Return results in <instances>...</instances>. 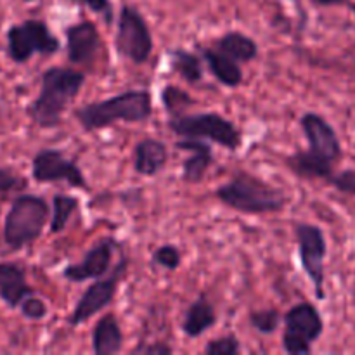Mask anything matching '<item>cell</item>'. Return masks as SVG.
Listing matches in <instances>:
<instances>
[{
    "mask_svg": "<svg viewBox=\"0 0 355 355\" xmlns=\"http://www.w3.org/2000/svg\"><path fill=\"white\" fill-rule=\"evenodd\" d=\"M85 85V73L71 66H52L40 78V92L28 104L26 114L40 128L62 123L66 110Z\"/></svg>",
    "mask_w": 355,
    "mask_h": 355,
    "instance_id": "cell-1",
    "label": "cell"
},
{
    "mask_svg": "<svg viewBox=\"0 0 355 355\" xmlns=\"http://www.w3.org/2000/svg\"><path fill=\"white\" fill-rule=\"evenodd\" d=\"M73 116L85 132L103 130L114 123H142L153 116V97L146 89H130L83 104L73 111Z\"/></svg>",
    "mask_w": 355,
    "mask_h": 355,
    "instance_id": "cell-2",
    "label": "cell"
},
{
    "mask_svg": "<svg viewBox=\"0 0 355 355\" xmlns=\"http://www.w3.org/2000/svg\"><path fill=\"white\" fill-rule=\"evenodd\" d=\"M215 196L234 211L245 215L279 214L286 208L288 196L281 187L266 182L250 172H238L215 191Z\"/></svg>",
    "mask_w": 355,
    "mask_h": 355,
    "instance_id": "cell-3",
    "label": "cell"
},
{
    "mask_svg": "<svg viewBox=\"0 0 355 355\" xmlns=\"http://www.w3.org/2000/svg\"><path fill=\"white\" fill-rule=\"evenodd\" d=\"M51 220V205L38 194H19L3 218V243L12 252L33 245Z\"/></svg>",
    "mask_w": 355,
    "mask_h": 355,
    "instance_id": "cell-4",
    "label": "cell"
},
{
    "mask_svg": "<svg viewBox=\"0 0 355 355\" xmlns=\"http://www.w3.org/2000/svg\"><path fill=\"white\" fill-rule=\"evenodd\" d=\"M172 134L184 139H203L215 142L229 151H238L243 144V134L234 121L220 113H194L172 116L166 121Z\"/></svg>",
    "mask_w": 355,
    "mask_h": 355,
    "instance_id": "cell-5",
    "label": "cell"
},
{
    "mask_svg": "<svg viewBox=\"0 0 355 355\" xmlns=\"http://www.w3.org/2000/svg\"><path fill=\"white\" fill-rule=\"evenodd\" d=\"M7 55L16 64H24L33 55H52L61 49V42L42 19H24L12 24L6 33Z\"/></svg>",
    "mask_w": 355,
    "mask_h": 355,
    "instance_id": "cell-6",
    "label": "cell"
},
{
    "mask_svg": "<svg viewBox=\"0 0 355 355\" xmlns=\"http://www.w3.org/2000/svg\"><path fill=\"white\" fill-rule=\"evenodd\" d=\"M283 350L290 355H309L324 333L321 312L311 302H300L288 309L283 318Z\"/></svg>",
    "mask_w": 355,
    "mask_h": 355,
    "instance_id": "cell-7",
    "label": "cell"
},
{
    "mask_svg": "<svg viewBox=\"0 0 355 355\" xmlns=\"http://www.w3.org/2000/svg\"><path fill=\"white\" fill-rule=\"evenodd\" d=\"M114 45H116L118 54L134 64H144L146 61H149L155 42H153L151 30L137 7L128 6V3L121 7L116 23Z\"/></svg>",
    "mask_w": 355,
    "mask_h": 355,
    "instance_id": "cell-8",
    "label": "cell"
},
{
    "mask_svg": "<svg viewBox=\"0 0 355 355\" xmlns=\"http://www.w3.org/2000/svg\"><path fill=\"white\" fill-rule=\"evenodd\" d=\"M295 238H297L298 257L304 272L312 283L318 300L326 298V255H328V241L326 234L319 225L309 222L295 224Z\"/></svg>",
    "mask_w": 355,
    "mask_h": 355,
    "instance_id": "cell-9",
    "label": "cell"
},
{
    "mask_svg": "<svg viewBox=\"0 0 355 355\" xmlns=\"http://www.w3.org/2000/svg\"><path fill=\"white\" fill-rule=\"evenodd\" d=\"M127 269L128 259L127 257H121L110 274L99 277V279H94V283L83 291V295L78 298L75 307H73V312L68 318V324L75 328V326L83 324L90 318L104 311L113 302V298L116 297L118 286H120V281L127 274Z\"/></svg>",
    "mask_w": 355,
    "mask_h": 355,
    "instance_id": "cell-10",
    "label": "cell"
},
{
    "mask_svg": "<svg viewBox=\"0 0 355 355\" xmlns=\"http://www.w3.org/2000/svg\"><path fill=\"white\" fill-rule=\"evenodd\" d=\"M31 177L38 184L66 182L75 189L89 191V184L82 168L71 162L61 149L55 148H44L37 151L31 159Z\"/></svg>",
    "mask_w": 355,
    "mask_h": 355,
    "instance_id": "cell-11",
    "label": "cell"
},
{
    "mask_svg": "<svg viewBox=\"0 0 355 355\" xmlns=\"http://www.w3.org/2000/svg\"><path fill=\"white\" fill-rule=\"evenodd\" d=\"M300 127L307 139L309 151L328 165H338L343 158V148L335 127L318 113H305L300 118Z\"/></svg>",
    "mask_w": 355,
    "mask_h": 355,
    "instance_id": "cell-12",
    "label": "cell"
},
{
    "mask_svg": "<svg viewBox=\"0 0 355 355\" xmlns=\"http://www.w3.org/2000/svg\"><path fill=\"white\" fill-rule=\"evenodd\" d=\"M116 239L106 238L94 245L89 252L83 255V260L78 263H71L62 270V277L69 283H85L90 279H99L106 276L113 260Z\"/></svg>",
    "mask_w": 355,
    "mask_h": 355,
    "instance_id": "cell-13",
    "label": "cell"
},
{
    "mask_svg": "<svg viewBox=\"0 0 355 355\" xmlns=\"http://www.w3.org/2000/svg\"><path fill=\"white\" fill-rule=\"evenodd\" d=\"M66 54L69 64L90 66L101 51V33L89 19L69 24L64 30Z\"/></svg>",
    "mask_w": 355,
    "mask_h": 355,
    "instance_id": "cell-14",
    "label": "cell"
},
{
    "mask_svg": "<svg viewBox=\"0 0 355 355\" xmlns=\"http://www.w3.org/2000/svg\"><path fill=\"white\" fill-rule=\"evenodd\" d=\"M175 148L189 153L182 163V180L186 184H200L205 179L210 166L214 165L211 146L203 139H184L175 142Z\"/></svg>",
    "mask_w": 355,
    "mask_h": 355,
    "instance_id": "cell-15",
    "label": "cell"
},
{
    "mask_svg": "<svg viewBox=\"0 0 355 355\" xmlns=\"http://www.w3.org/2000/svg\"><path fill=\"white\" fill-rule=\"evenodd\" d=\"M31 293L37 291L28 283L23 267L14 262H0V300L14 311Z\"/></svg>",
    "mask_w": 355,
    "mask_h": 355,
    "instance_id": "cell-16",
    "label": "cell"
},
{
    "mask_svg": "<svg viewBox=\"0 0 355 355\" xmlns=\"http://www.w3.org/2000/svg\"><path fill=\"white\" fill-rule=\"evenodd\" d=\"M168 148L163 141L144 137L134 146V170L144 177H155L168 163Z\"/></svg>",
    "mask_w": 355,
    "mask_h": 355,
    "instance_id": "cell-17",
    "label": "cell"
},
{
    "mask_svg": "<svg viewBox=\"0 0 355 355\" xmlns=\"http://www.w3.org/2000/svg\"><path fill=\"white\" fill-rule=\"evenodd\" d=\"M215 324H217V312H215L214 304L208 300L207 295H200L187 307L180 329L187 338H200L203 333L214 328Z\"/></svg>",
    "mask_w": 355,
    "mask_h": 355,
    "instance_id": "cell-18",
    "label": "cell"
},
{
    "mask_svg": "<svg viewBox=\"0 0 355 355\" xmlns=\"http://www.w3.org/2000/svg\"><path fill=\"white\" fill-rule=\"evenodd\" d=\"M123 349V331L116 315L104 314L92 329V350L96 355H116Z\"/></svg>",
    "mask_w": 355,
    "mask_h": 355,
    "instance_id": "cell-19",
    "label": "cell"
},
{
    "mask_svg": "<svg viewBox=\"0 0 355 355\" xmlns=\"http://www.w3.org/2000/svg\"><path fill=\"white\" fill-rule=\"evenodd\" d=\"M284 165L304 180H324L328 182L329 177L335 173V166L328 165L322 159L315 158L309 149H298L293 155L286 156Z\"/></svg>",
    "mask_w": 355,
    "mask_h": 355,
    "instance_id": "cell-20",
    "label": "cell"
},
{
    "mask_svg": "<svg viewBox=\"0 0 355 355\" xmlns=\"http://www.w3.org/2000/svg\"><path fill=\"white\" fill-rule=\"evenodd\" d=\"M201 58L207 62L208 69H210L211 75L215 76L217 82H220L224 87H231L236 89L243 83L245 75H243L241 66L236 61H232L229 55L222 54L220 51H217L215 47H205L201 51Z\"/></svg>",
    "mask_w": 355,
    "mask_h": 355,
    "instance_id": "cell-21",
    "label": "cell"
},
{
    "mask_svg": "<svg viewBox=\"0 0 355 355\" xmlns=\"http://www.w3.org/2000/svg\"><path fill=\"white\" fill-rule=\"evenodd\" d=\"M215 49L220 51L222 54L229 55L232 61L238 64L243 62H252L259 58V44L248 37L243 31H225L217 42H215Z\"/></svg>",
    "mask_w": 355,
    "mask_h": 355,
    "instance_id": "cell-22",
    "label": "cell"
},
{
    "mask_svg": "<svg viewBox=\"0 0 355 355\" xmlns=\"http://www.w3.org/2000/svg\"><path fill=\"white\" fill-rule=\"evenodd\" d=\"M168 64L170 69L177 73L182 80H186L187 83H200L201 78H203V62H201V58L182 47L168 51Z\"/></svg>",
    "mask_w": 355,
    "mask_h": 355,
    "instance_id": "cell-23",
    "label": "cell"
},
{
    "mask_svg": "<svg viewBox=\"0 0 355 355\" xmlns=\"http://www.w3.org/2000/svg\"><path fill=\"white\" fill-rule=\"evenodd\" d=\"M78 208H80L78 198L71 196V194H54V198H52L51 220H49L51 234H59V232L64 231L69 218L78 211Z\"/></svg>",
    "mask_w": 355,
    "mask_h": 355,
    "instance_id": "cell-24",
    "label": "cell"
},
{
    "mask_svg": "<svg viewBox=\"0 0 355 355\" xmlns=\"http://www.w3.org/2000/svg\"><path fill=\"white\" fill-rule=\"evenodd\" d=\"M162 101L168 118L180 116L186 113L187 107H191V104H194L193 97L177 85H166L162 92Z\"/></svg>",
    "mask_w": 355,
    "mask_h": 355,
    "instance_id": "cell-25",
    "label": "cell"
},
{
    "mask_svg": "<svg viewBox=\"0 0 355 355\" xmlns=\"http://www.w3.org/2000/svg\"><path fill=\"white\" fill-rule=\"evenodd\" d=\"M248 322L260 335H272L279 329L283 318L277 309H260V311L250 312Z\"/></svg>",
    "mask_w": 355,
    "mask_h": 355,
    "instance_id": "cell-26",
    "label": "cell"
},
{
    "mask_svg": "<svg viewBox=\"0 0 355 355\" xmlns=\"http://www.w3.org/2000/svg\"><path fill=\"white\" fill-rule=\"evenodd\" d=\"M155 266L163 267L166 270H177L182 263V253L173 245H162L153 252L151 257Z\"/></svg>",
    "mask_w": 355,
    "mask_h": 355,
    "instance_id": "cell-27",
    "label": "cell"
},
{
    "mask_svg": "<svg viewBox=\"0 0 355 355\" xmlns=\"http://www.w3.org/2000/svg\"><path fill=\"white\" fill-rule=\"evenodd\" d=\"M239 352H241V343L236 335L214 338L205 347V355H238Z\"/></svg>",
    "mask_w": 355,
    "mask_h": 355,
    "instance_id": "cell-28",
    "label": "cell"
},
{
    "mask_svg": "<svg viewBox=\"0 0 355 355\" xmlns=\"http://www.w3.org/2000/svg\"><path fill=\"white\" fill-rule=\"evenodd\" d=\"M23 314V318L30 319V321H42V319L47 318L49 307L37 293H31L24 298L23 302L17 307Z\"/></svg>",
    "mask_w": 355,
    "mask_h": 355,
    "instance_id": "cell-29",
    "label": "cell"
},
{
    "mask_svg": "<svg viewBox=\"0 0 355 355\" xmlns=\"http://www.w3.org/2000/svg\"><path fill=\"white\" fill-rule=\"evenodd\" d=\"M331 187H335L338 193L349 194V196H355V168H347L340 170V172L333 173L328 179V182Z\"/></svg>",
    "mask_w": 355,
    "mask_h": 355,
    "instance_id": "cell-30",
    "label": "cell"
},
{
    "mask_svg": "<svg viewBox=\"0 0 355 355\" xmlns=\"http://www.w3.org/2000/svg\"><path fill=\"white\" fill-rule=\"evenodd\" d=\"M75 2L80 3V6L87 7V9H90L92 12L103 16V19L106 21L107 24L113 23L114 7H113V2H111V0H75Z\"/></svg>",
    "mask_w": 355,
    "mask_h": 355,
    "instance_id": "cell-31",
    "label": "cell"
},
{
    "mask_svg": "<svg viewBox=\"0 0 355 355\" xmlns=\"http://www.w3.org/2000/svg\"><path fill=\"white\" fill-rule=\"evenodd\" d=\"M134 355H170L173 354V349L170 345H166L165 342H153V343H144L142 342L141 345L135 347L132 350Z\"/></svg>",
    "mask_w": 355,
    "mask_h": 355,
    "instance_id": "cell-32",
    "label": "cell"
},
{
    "mask_svg": "<svg viewBox=\"0 0 355 355\" xmlns=\"http://www.w3.org/2000/svg\"><path fill=\"white\" fill-rule=\"evenodd\" d=\"M23 186V180L10 170L0 166V193H10Z\"/></svg>",
    "mask_w": 355,
    "mask_h": 355,
    "instance_id": "cell-33",
    "label": "cell"
},
{
    "mask_svg": "<svg viewBox=\"0 0 355 355\" xmlns=\"http://www.w3.org/2000/svg\"><path fill=\"white\" fill-rule=\"evenodd\" d=\"M312 3L318 7H342L349 6L350 0H312Z\"/></svg>",
    "mask_w": 355,
    "mask_h": 355,
    "instance_id": "cell-34",
    "label": "cell"
},
{
    "mask_svg": "<svg viewBox=\"0 0 355 355\" xmlns=\"http://www.w3.org/2000/svg\"><path fill=\"white\" fill-rule=\"evenodd\" d=\"M24 2H37V0H24Z\"/></svg>",
    "mask_w": 355,
    "mask_h": 355,
    "instance_id": "cell-35",
    "label": "cell"
},
{
    "mask_svg": "<svg viewBox=\"0 0 355 355\" xmlns=\"http://www.w3.org/2000/svg\"><path fill=\"white\" fill-rule=\"evenodd\" d=\"M290 2H298V0H290Z\"/></svg>",
    "mask_w": 355,
    "mask_h": 355,
    "instance_id": "cell-36",
    "label": "cell"
},
{
    "mask_svg": "<svg viewBox=\"0 0 355 355\" xmlns=\"http://www.w3.org/2000/svg\"><path fill=\"white\" fill-rule=\"evenodd\" d=\"M71 2H75V0H71Z\"/></svg>",
    "mask_w": 355,
    "mask_h": 355,
    "instance_id": "cell-37",
    "label": "cell"
}]
</instances>
